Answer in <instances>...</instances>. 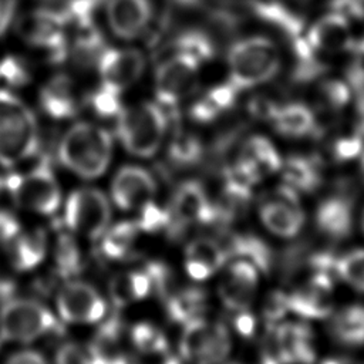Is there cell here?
<instances>
[{"instance_id":"obj_1","label":"cell","mask_w":364,"mask_h":364,"mask_svg":"<svg viewBox=\"0 0 364 364\" xmlns=\"http://www.w3.org/2000/svg\"><path fill=\"white\" fill-rule=\"evenodd\" d=\"M229 81L240 91L274 80L283 65L279 44L264 34H249L233 41L226 55Z\"/></svg>"},{"instance_id":"obj_2","label":"cell","mask_w":364,"mask_h":364,"mask_svg":"<svg viewBox=\"0 0 364 364\" xmlns=\"http://www.w3.org/2000/svg\"><path fill=\"white\" fill-rule=\"evenodd\" d=\"M112 158V135L92 122L78 121L63 135L58 159L82 179H95L107 171Z\"/></svg>"},{"instance_id":"obj_3","label":"cell","mask_w":364,"mask_h":364,"mask_svg":"<svg viewBox=\"0 0 364 364\" xmlns=\"http://www.w3.org/2000/svg\"><path fill=\"white\" fill-rule=\"evenodd\" d=\"M38 124L10 88H0V165L14 168L38 152Z\"/></svg>"},{"instance_id":"obj_4","label":"cell","mask_w":364,"mask_h":364,"mask_svg":"<svg viewBox=\"0 0 364 364\" xmlns=\"http://www.w3.org/2000/svg\"><path fill=\"white\" fill-rule=\"evenodd\" d=\"M169 122L156 101H141L122 107L117 117L115 134L128 154L151 158L164 144Z\"/></svg>"},{"instance_id":"obj_5","label":"cell","mask_w":364,"mask_h":364,"mask_svg":"<svg viewBox=\"0 0 364 364\" xmlns=\"http://www.w3.org/2000/svg\"><path fill=\"white\" fill-rule=\"evenodd\" d=\"M3 181L4 189L18 208L44 216L58 210L61 189L47 161H41L27 172H11Z\"/></svg>"},{"instance_id":"obj_6","label":"cell","mask_w":364,"mask_h":364,"mask_svg":"<svg viewBox=\"0 0 364 364\" xmlns=\"http://www.w3.org/2000/svg\"><path fill=\"white\" fill-rule=\"evenodd\" d=\"M58 318L33 299H9L0 309V338L31 343L47 334L61 333Z\"/></svg>"},{"instance_id":"obj_7","label":"cell","mask_w":364,"mask_h":364,"mask_svg":"<svg viewBox=\"0 0 364 364\" xmlns=\"http://www.w3.org/2000/svg\"><path fill=\"white\" fill-rule=\"evenodd\" d=\"M111 205L97 188L73 191L64 206V226L74 235L87 239H100L109 226Z\"/></svg>"},{"instance_id":"obj_8","label":"cell","mask_w":364,"mask_h":364,"mask_svg":"<svg viewBox=\"0 0 364 364\" xmlns=\"http://www.w3.org/2000/svg\"><path fill=\"white\" fill-rule=\"evenodd\" d=\"M230 346V334L225 324L200 317L185 324L179 350L191 364H220L228 357Z\"/></svg>"},{"instance_id":"obj_9","label":"cell","mask_w":364,"mask_h":364,"mask_svg":"<svg viewBox=\"0 0 364 364\" xmlns=\"http://www.w3.org/2000/svg\"><path fill=\"white\" fill-rule=\"evenodd\" d=\"M199 68V64L178 53L158 65L155 71L156 104L169 119L176 117L179 101L196 87Z\"/></svg>"},{"instance_id":"obj_10","label":"cell","mask_w":364,"mask_h":364,"mask_svg":"<svg viewBox=\"0 0 364 364\" xmlns=\"http://www.w3.org/2000/svg\"><path fill=\"white\" fill-rule=\"evenodd\" d=\"M57 311L61 321L70 324H92L104 318L107 303L88 283L73 280L57 293Z\"/></svg>"},{"instance_id":"obj_11","label":"cell","mask_w":364,"mask_h":364,"mask_svg":"<svg viewBox=\"0 0 364 364\" xmlns=\"http://www.w3.org/2000/svg\"><path fill=\"white\" fill-rule=\"evenodd\" d=\"M260 219L267 230L282 237L296 236L304 222L297 191L289 185L276 188L260 206Z\"/></svg>"},{"instance_id":"obj_12","label":"cell","mask_w":364,"mask_h":364,"mask_svg":"<svg viewBox=\"0 0 364 364\" xmlns=\"http://www.w3.org/2000/svg\"><path fill=\"white\" fill-rule=\"evenodd\" d=\"M171 228H185L189 225H210L219 219L215 206L203 186L198 181H186L178 186L171 206Z\"/></svg>"},{"instance_id":"obj_13","label":"cell","mask_w":364,"mask_h":364,"mask_svg":"<svg viewBox=\"0 0 364 364\" xmlns=\"http://www.w3.org/2000/svg\"><path fill=\"white\" fill-rule=\"evenodd\" d=\"M155 193L156 182L142 166L125 165L118 169L111 182V198L122 210H139L152 202Z\"/></svg>"},{"instance_id":"obj_14","label":"cell","mask_w":364,"mask_h":364,"mask_svg":"<svg viewBox=\"0 0 364 364\" xmlns=\"http://www.w3.org/2000/svg\"><path fill=\"white\" fill-rule=\"evenodd\" d=\"M145 57L138 48H104L97 58L102 82L124 91L139 81L145 71Z\"/></svg>"},{"instance_id":"obj_15","label":"cell","mask_w":364,"mask_h":364,"mask_svg":"<svg viewBox=\"0 0 364 364\" xmlns=\"http://www.w3.org/2000/svg\"><path fill=\"white\" fill-rule=\"evenodd\" d=\"M154 16L151 0H105V20L109 31L119 40L141 37Z\"/></svg>"},{"instance_id":"obj_16","label":"cell","mask_w":364,"mask_h":364,"mask_svg":"<svg viewBox=\"0 0 364 364\" xmlns=\"http://www.w3.org/2000/svg\"><path fill=\"white\" fill-rule=\"evenodd\" d=\"M289 311L303 318H324L333 311V277L326 273L314 274L287 294Z\"/></svg>"},{"instance_id":"obj_17","label":"cell","mask_w":364,"mask_h":364,"mask_svg":"<svg viewBox=\"0 0 364 364\" xmlns=\"http://www.w3.org/2000/svg\"><path fill=\"white\" fill-rule=\"evenodd\" d=\"M257 284V269L247 260L236 259L228 266L219 282V297L233 311L247 310L256 296Z\"/></svg>"},{"instance_id":"obj_18","label":"cell","mask_w":364,"mask_h":364,"mask_svg":"<svg viewBox=\"0 0 364 364\" xmlns=\"http://www.w3.org/2000/svg\"><path fill=\"white\" fill-rule=\"evenodd\" d=\"M282 364H310L316 354L311 331L301 323H283L269 338Z\"/></svg>"},{"instance_id":"obj_19","label":"cell","mask_w":364,"mask_h":364,"mask_svg":"<svg viewBox=\"0 0 364 364\" xmlns=\"http://www.w3.org/2000/svg\"><path fill=\"white\" fill-rule=\"evenodd\" d=\"M350 24L351 23L344 17L328 11L327 14L317 18L304 31V36L318 54L348 53V47L353 38Z\"/></svg>"},{"instance_id":"obj_20","label":"cell","mask_w":364,"mask_h":364,"mask_svg":"<svg viewBox=\"0 0 364 364\" xmlns=\"http://www.w3.org/2000/svg\"><path fill=\"white\" fill-rule=\"evenodd\" d=\"M228 260L226 249L209 237H198L189 242L183 253L185 272L195 282H203L219 272Z\"/></svg>"},{"instance_id":"obj_21","label":"cell","mask_w":364,"mask_h":364,"mask_svg":"<svg viewBox=\"0 0 364 364\" xmlns=\"http://www.w3.org/2000/svg\"><path fill=\"white\" fill-rule=\"evenodd\" d=\"M236 164L246 172L250 181L256 183L277 172L283 161L270 139L262 135H253L243 144Z\"/></svg>"},{"instance_id":"obj_22","label":"cell","mask_w":364,"mask_h":364,"mask_svg":"<svg viewBox=\"0 0 364 364\" xmlns=\"http://www.w3.org/2000/svg\"><path fill=\"white\" fill-rule=\"evenodd\" d=\"M40 107L53 119H68L77 114L78 101L67 75L53 77L40 91Z\"/></svg>"},{"instance_id":"obj_23","label":"cell","mask_w":364,"mask_h":364,"mask_svg":"<svg viewBox=\"0 0 364 364\" xmlns=\"http://www.w3.org/2000/svg\"><path fill=\"white\" fill-rule=\"evenodd\" d=\"M109 299L115 307H127L146 299L155 291L152 277L146 267L127 270L115 274L109 282Z\"/></svg>"},{"instance_id":"obj_24","label":"cell","mask_w":364,"mask_h":364,"mask_svg":"<svg viewBox=\"0 0 364 364\" xmlns=\"http://www.w3.org/2000/svg\"><path fill=\"white\" fill-rule=\"evenodd\" d=\"M252 11L260 21L283 33L290 41L306 31L303 17L282 0H253Z\"/></svg>"},{"instance_id":"obj_25","label":"cell","mask_w":364,"mask_h":364,"mask_svg":"<svg viewBox=\"0 0 364 364\" xmlns=\"http://www.w3.org/2000/svg\"><path fill=\"white\" fill-rule=\"evenodd\" d=\"M270 122L279 134L294 138L310 135L317 128L313 109L299 101L277 104Z\"/></svg>"},{"instance_id":"obj_26","label":"cell","mask_w":364,"mask_h":364,"mask_svg":"<svg viewBox=\"0 0 364 364\" xmlns=\"http://www.w3.org/2000/svg\"><path fill=\"white\" fill-rule=\"evenodd\" d=\"M10 243V259L17 272H30L36 269L43 263L48 249L47 232L41 228H36L24 233L21 232Z\"/></svg>"},{"instance_id":"obj_27","label":"cell","mask_w":364,"mask_h":364,"mask_svg":"<svg viewBox=\"0 0 364 364\" xmlns=\"http://www.w3.org/2000/svg\"><path fill=\"white\" fill-rule=\"evenodd\" d=\"M316 225L328 237H346L353 226L350 200L343 196H330L324 199L316 210Z\"/></svg>"},{"instance_id":"obj_28","label":"cell","mask_w":364,"mask_h":364,"mask_svg":"<svg viewBox=\"0 0 364 364\" xmlns=\"http://www.w3.org/2000/svg\"><path fill=\"white\" fill-rule=\"evenodd\" d=\"M136 220H122L108 226L100 240V253L111 262H121L132 256L138 240Z\"/></svg>"},{"instance_id":"obj_29","label":"cell","mask_w":364,"mask_h":364,"mask_svg":"<svg viewBox=\"0 0 364 364\" xmlns=\"http://www.w3.org/2000/svg\"><path fill=\"white\" fill-rule=\"evenodd\" d=\"M208 300L206 293L199 287H188L166 296V314L179 324H188L196 318H200L206 311Z\"/></svg>"},{"instance_id":"obj_30","label":"cell","mask_w":364,"mask_h":364,"mask_svg":"<svg viewBox=\"0 0 364 364\" xmlns=\"http://www.w3.org/2000/svg\"><path fill=\"white\" fill-rule=\"evenodd\" d=\"M286 185L294 191L311 192L321 182V171L314 158L303 155H291L283 164L282 168Z\"/></svg>"},{"instance_id":"obj_31","label":"cell","mask_w":364,"mask_h":364,"mask_svg":"<svg viewBox=\"0 0 364 364\" xmlns=\"http://www.w3.org/2000/svg\"><path fill=\"white\" fill-rule=\"evenodd\" d=\"M330 330L344 344H364V306H348L337 311L331 318Z\"/></svg>"},{"instance_id":"obj_32","label":"cell","mask_w":364,"mask_h":364,"mask_svg":"<svg viewBox=\"0 0 364 364\" xmlns=\"http://www.w3.org/2000/svg\"><path fill=\"white\" fill-rule=\"evenodd\" d=\"M228 256L250 262L257 270L267 273L272 264V252L267 245L253 235H233L226 249Z\"/></svg>"},{"instance_id":"obj_33","label":"cell","mask_w":364,"mask_h":364,"mask_svg":"<svg viewBox=\"0 0 364 364\" xmlns=\"http://www.w3.org/2000/svg\"><path fill=\"white\" fill-rule=\"evenodd\" d=\"M84 260L74 236L67 232L58 233L54 249V272L63 279H70L80 274Z\"/></svg>"},{"instance_id":"obj_34","label":"cell","mask_w":364,"mask_h":364,"mask_svg":"<svg viewBox=\"0 0 364 364\" xmlns=\"http://www.w3.org/2000/svg\"><path fill=\"white\" fill-rule=\"evenodd\" d=\"M175 48L178 54H182L196 64L202 65L215 57V43L209 34L202 30L191 28L181 33L176 38Z\"/></svg>"},{"instance_id":"obj_35","label":"cell","mask_w":364,"mask_h":364,"mask_svg":"<svg viewBox=\"0 0 364 364\" xmlns=\"http://www.w3.org/2000/svg\"><path fill=\"white\" fill-rule=\"evenodd\" d=\"M132 346L144 354H166L169 344L165 333L152 323L139 321L129 330Z\"/></svg>"},{"instance_id":"obj_36","label":"cell","mask_w":364,"mask_h":364,"mask_svg":"<svg viewBox=\"0 0 364 364\" xmlns=\"http://www.w3.org/2000/svg\"><path fill=\"white\" fill-rule=\"evenodd\" d=\"M336 276L358 291H364V249H354L336 259Z\"/></svg>"},{"instance_id":"obj_37","label":"cell","mask_w":364,"mask_h":364,"mask_svg":"<svg viewBox=\"0 0 364 364\" xmlns=\"http://www.w3.org/2000/svg\"><path fill=\"white\" fill-rule=\"evenodd\" d=\"M121 92L118 88L102 82L90 95V105L92 111L101 118H117L122 109Z\"/></svg>"},{"instance_id":"obj_38","label":"cell","mask_w":364,"mask_h":364,"mask_svg":"<svg viewBox=\"0 0 364 364\" xmlns=\"http://www.w3.org/2000/svg\"><path fill=\"white\" fill-rule=\"evenodd\" d=\"M203 152L202 142L192 134H176L169 144V158L178 165H193L200 161Z\"/></svg>"},{"instance_id":"obj_39","label":"cell","mask_w":364,"mask_h":364,"mask_svg":"<svg viewBox=\"0 0 364 364\" xmlns=\"http://www.w3.org/2000/svg\"><path fill=\"white\" fill-rule=\"evenodd\" d=\"M136 225L141 232L155 233L171 228V213L169 209L161 208L159 205L149 202L139 209V218Z\"/></svg>"},{"instance_id":"obj_40","label":"cell","mask_w":364,"mask_h":364,"mask_svg":"<svg viewBox=\"0 0 364 364\" xmlns=\"http://www.w3.org/2000/svg\"><path fill=\"white\" fill-rule=\"evenodd\" d=\"M320 92L327 105L333 109H341L350 104L354 94L346 80L327 78L320 85Z\"/></svg>"},{"instance_id":"obj_41","label":"cell","mask_w":364,"mask_h":364,"mask_svg":"<svg viewBox=\"0 0 364 364\" xmlns=\"http://www.w3.org/2000/svg\"><path fill=\"white\" fill-rule=\"evenodd\" d=\"M242 91L237 90L229 80L226 82H219L210 87L203 97L213 107V109L220 115L229 111L235 104Z\"/></svg>"},{"instance_id":"obj_42","label":"cell","mask_w":364,"mask_h":364,"mask_svg":"<svg viewBox=\"0 0 364 364\" xmlns=\"http://www.w3.org/2000/svg\"><path fill=\"white\" fill-rule=\"evenodd\" d=\"M102 36L100 30L94 27V23H88L84 26H78V36L75 38L77 51L88 58H98L101 51L104 50Z\"/></svg>"},{"instance_id":"obj_43","label":"cell","mask_w":364,"mask_h":364,"mask_svg":"<svg viewBox=\"0 0 364 364\" xmlns=\"http://www.w3.org/2000/svg\"><path fill=\"white\" fill-rule=\"evenodd\" d=\"M55 364H100V361L90 346L65 343L57 350Z\"/></svg>"},{"instance_id":"obj_44","label":"cell","mask_w":364,"mask_h":364,"mask_svg":"<svg viewBox=\"0 0 364 364\" xmlns=\"http://www.w3.org/2000/svg\"><path fill=\"white\" fill-rule=\"evenodd\" d=\"M0 80L4 81L9 88L21 87L28 81L27 67L20 58L14 55H4L0 58Z\"/></svg>"},{"instance_id":"obj_45","label":"cell","mask_w":364,"mask_h":364,"mask_svg":"<svg viewBox=\"0 0 364 364\" xmlns=\"http://www.w3.org/2000/svg\"><path fill=\"white\" fill-rule=\"evenodd\" d=\"M324 71H326L324 63L318 58V54H313V55L296 58V65L291 75L294 81L307 84L321 77Z\"/></svg>"},{"instance_id":"obj_46","label":"cell","mask_w":364,"mask_h":364,"mask_svg":"<svg viewBox=\"0 0 364 364\" xmlns=\"http://www.w3.org/2000/svg\"><path fill=\"white\" fill-rule=\"evenodd\" d=\"M363 145H364V138L357 131L353 135L340 138L334 145V154L337 159H341V161L354 159L363 154Z\"/></svg>"},{"instance_id":"obj_47","label":"cell","mask_w":364,"mask_h":364,"mask_svg":"<svg viewBox=\"0 0 364 364\" xmlns=\"http://www.w3.org/2000/svg\"><path fill=\"white\" fill-rule=\"evenodd\" d=\"M328 10L350 23L364 20V0H328Z\"/></svg>"},{"instance_id":"obj_48","label":"cell","mask_w":364,"mask_h":364,"mask_svg":"<svg viewBox=\"0 0 364 364\" xmlns=\"http://www.w3.org/2000/svg\"><path fill=\"white\" fill-rule=\"evenodd\" d=\"M21 233V226L17 216L9 210L0 209V242L10 243Z\"/></svg>"},{"instance_id":"obj_49","label":"cell","mask_w":364,"mask_h":364,"mask_svg":"<svg viewBox=\"0 0 364 364\" xmlns=\"http://www.w3.org/2000/svg\"><path fill=\"white\" fill-rule=\"evenodd\" d=\"M289 311L287 304V294L283 291H274L269 297L266 306H264V317L267 321H276L279 318H283V316Z\"/></svg>"},{"instance_id":"obj_50","label":"cell","mask_w":364,"mask_h":364,"mask_svg":"<svg viewBox=\"0 0 364 364\" xmlns=\"http://www.w3.org/2000/svg\"><path fill=\"white\" fill-rule=\"evenodd\" d=\"M4 364H48L43 354L36 350H21L11 354Z\"/></svg>"},{"instance_id":"obj_51","label":"cell","mask_w":364,"mask_h":364,"mask_svg":"<svg viewBox=\"0 0 364 364\" xmlns=\"http://www.w3.org/2000/svg\"><path fill=\"white\" fill-rule=\"evenodd\" d=\"M235 327L242 336H245V337L252 336L253 331H255V318H253V316L249 314L246 310L237 311V316H236V320H235Z\"/></svg>"},{"instance_id":"obj_52","label":"cell","mask_w":364,"mask_h":364,"mask_svg":"<svg viewBox=\"0 0 364 364\" xmlns=\"http://www.w3.org/2000/svg\"><path fill=\"white\" fill-rule=\"evenodd\" d=\"M14 291V284L9 280H0V300H9Z\"/></svg>"},{"instance_id":"obj_53","label":"cell","mask_w":364,"mask_h":364,"mask_svg":"<svg viewBox=\"0 0 364 364\" xmlns=\"http://www.w3.org/2000/svg\"><path fill=\"white\" fill-rule=\"evenodd\" d=\"M321 364H358L353 360H343V358H331V360H324Z\"/></svg>"},{"instance_id":"obj_54","label":"cell","mask_w":364,"mask_h":364,"mask_svg":"<svg viewBox=\"0 0 364 364\" xmlns=\"http://www.w3.org/2000/svg\"><path fill=\"white\" fill-rule=\"evenodd\" d=\"M182 6H196L200 0H176Z\"/></svg>"},{"instance_id":"obj_55","label":"cell","mask_w":364,"mask_h":364,"mask_svg":"<svg viewBox=\"0 0 364 364\" xmlns=\"http://www.w3.org/2000/svg\"><path fill=\"white\" fill-rule=\"evenodd\" d=\"M162 364H182V363H181L176 357H172V355H171V357H168Z\"/></svg>"},{"instance_id":"obj_56","label":"cell","mask_w":364,"mask_h":364,"mask_svg":"<svg viewBox=\"0 0 364 364\" xmlns=\"http://www.w3.org/2000/svg\"><path fill=\"white\" fill-rule=\"evenodd\" d=\"M360 156H361V169H363V175H364V151H363V154Z\"/></svg>"},{"instance_id":"obj_57","label":"cell","mask_w":364,"mask_h":364,"mask_svg":"<svg viewBox=\"0 0 364 364\" xmlns=\"http://www.w3.org/2000/svg\"><path fill=\"white\" fill-rule=\"evenodd\" d=\"M4 189V181L0 178V191H3Z\"/></svg>"},{"instance_id":"obj_58","label":"cell","mask_w":364,"mask_h":364,"mask_svg":"<svg viewBox=\"0 0 364 364\" xmlns=\"http://www.w3.org/2000/svg\"><path fill=\"white\" fill-rule=\"evenodd\" d=\"M1 7H3V3H1V0H0V11H1Z\"/></svg>"},{"instance_id":"obj_59","label":"cell","mask_w":364,"mask_h":364,"mask_svg":"<svg viewBox=\"0 0 364 364\" xmlns=\"http://www.w3.org/2000/svg\"><path fill=\"white\" fill-rule=\"evenodd\" d=\"M363 228H364V218H363Z\"/></svg>"}]
</instances>
